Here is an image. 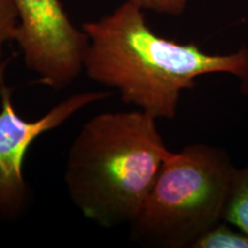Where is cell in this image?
<instances>
[{
  "label": "cell",
  "mask_w": 248,
  "mask_h": 248,
  "mask_svg": "<svg viewBox=\"0 0 248 248\" xmlns=\"http://www.w3.org/2000/svg\"><path fill=\"white\" fill-rule=\"evenodd\" d=\"M82 29L89 39L86 76L117 90L123 102L155 120L173 119L181 92L193 89L195 78L206 74H232L248 90V49L215 55L163 38L148 27L144 9L130 2Z\"/></svg>",
  "instance_id": "cell-1"
},
{
  "label": "cell",
  "mask_w": 248,
  "mask_h": 248,
  "mask_svg": "<svg viewBox=\"0 0 248 248\" xmlns=\"http://www.w3.org/2000/svg\"><path fill=\"white\" fill-rule=\"evenodd\" d=\"M170 153L155 119L145 111L98 114L68 151L64 183L70 200L105 228L131 224Z\"/></svg>",
  "instance_id": "cell-2"
},
{
  "label": "cell",
  "mask_w": 248,
  "mask_h": 248,
  "mask_svg": "<svg viewBox=\"0 0 248 248\" xmlns=\"http://www.w3.org/2000/svg\"><path fill=\"white\" fill-rule=\"evenodd\" d=\"M235 171L224 152L208 145L171 152L130 224L131 238L163 247L192 246L223 219Z\"/></svg>",
  "instance_id": "cell-3"
},
{
  "label": "cell",
  "mask_w": 248,
  "mask_h": 248,
  "mask_svg": "<svg viewBox=\"0 0 248 248\" xmlns=\"http://www.w3.org/2000/svg\"><path fill=\"white\" fill-rule=\"evenodd\" d=\"M18 18L15 42L38 82L61 91L84 71L89 39L71 22L60 0H14Z\"/></svg>",
  "instance_id": "cell-4"
},
{
  "label": "cell",
  "mask_w": 248,
  "mask_h": 248,
  "mask_svg": "<svg viewBox=\"0 0 248 248\" xmlns=\"http://www.w3.org/2000/svg\"><path fill=\"white\" fill-rule=\"evenodd\" d=\"M6 63H0V214L14 218L27 206L29 190L23 164L28 150L43 133L57 129L89 105L111 95L107 91L76 93L59 102L38 120L28 121L18 115L12 101V89L5 80Z\"/></svg>",
  "instance_id": "cell-5"
},
{
  "label": "cell",
  "mask_w": 248,
  "mask_h": 248,
  "mask_svg": "<svg viewBox=\"0 0 248 248\" xmlns=\"http://www.w3.org/2000/svg\"><path fill=\"white\" fill-rule=\"evenodd\" d=\"M223 219L248 234V166L235 171Z\"/></svg>",
  "instance_id": "cell-6"
},
{
  "label": "cell",
  "mask_w": 248,
  "mask_h": 248,
  "mask_svg": "<svg viewBox=\"0 0 248 248\" xmlns=\"http://www.w3.org/2000/svg\"><path fill=\"white\" fill-rule=\"evenodd\" d=\"M191 247L194 248H248V234L234 231L226 224H216L201 234Z\"/></svg>",
  "instance_id": "cell-7"
},
{
  "label": "cell",
  "mask_w": 248,
  "mask_h": 248,
  "mask_svg": "<svg viewBox=\"0 0 248 248\" xmlns=\"http://www.w3.org/2000/svg\"><path fill=\"white\" fill-rule=\"evenodd\" d=\"M18 23V13L14 0H0V63H2L4 47L11 40L16 38Z\"/></svg>",
  "instance_id": "cell-8"
},
{
  "label": "cell",
  "mask_w": 248,
  "mask_h": 248,
  "mask_svg": "<svg viewBox=\"0 0 248 248\" xmlns=\"http://www.w3.org/2000/svg\"><path fill=\"white\" fill-rule=\"evenodd\" d=\"M144 11L156 12L160 14L181 15L187 5L188 0H123Z\"/></svg>",
  "instance_id": "cell-9"
}]
</instances>
